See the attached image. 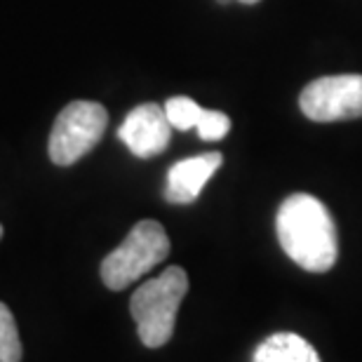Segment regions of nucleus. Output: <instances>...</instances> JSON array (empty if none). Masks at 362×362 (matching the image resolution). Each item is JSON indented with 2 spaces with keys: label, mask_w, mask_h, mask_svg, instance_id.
<instances>
[{
  "label": "nucleus",
  "mask_w": 362,
  "mask_h": 362,
  "mask_svg": "<svg viewBox=\"0 0 362 362\" xmlns=\"http://www.w3.org/2000/svg\"><path fill=\"white\" fill-rule=\"evenodd\" d=\"M275 230L285 255L303 271L325 273L334 266L339 255L337 226L329 209L313 195H289L278 209Z\"/></svg>",
  "instance_id": "obj_1"
},
{
  "label": "nucleus",
  "mask_w": 362,
  "mask_h": 362,
  "mask_svg": "<svg viewBox=\"0 0 362 362\" xmlns=\"http://www.w3.org/2000/svg\"><path fill=\"white\" fill-rule=\"evenodd\" d=\"M188 292V275L181 266H170L158 278L136 287L129 299V313L144 346L160 349L175 334L179 306Z\"/></svg>",
  "instance_id": "obj_2"
},
{
  "label": "nucleus",
  "mask_w": 362,
  "mask_h": 362,
  "mask_svg": "<svg viewBox=\"0 0 362 362\" xmlns=\"http://www.w3.org/2000/svg\"><path fill=\"white\" fill-rule=\"evenodd\" d=\"M170 255V238L163 223L144 219L134 223L127 238L101 262V280L108 289L120 292L141 275L165 262Z\"/></svg>",
  "instance_id": "obj_3"
},
{
  "label": "nucleus",
  "mask_w": 362,
  "mask_h": 362,
  "mask_svg": "<svg viewBox=\"0 0 362 362\" xmlns=\"http://www.w3.org/2000/svg\"><path fill=\"white\" fill-rule=\"evenodd\" d=\"M108 125L106 108L97 101H71L57 115L49 132V160L59 168H69L88 156L101 141Z\"/></svg>",
  "instance_id": "obj_4"
},
{
  "label": "nucleus",
  "mask_w": 362,
  "mask_h": 362,
  "mask_svg": "<svg viewBox=\"0 0 362 362\" xmlns=\"http://www.w3.org/2000/svg\"><path fill=\"white\" fill-rule=\"evenodd\" d=\"M301 113L315 122L362 118V76H325L308 83L299 97Z\"/></svg>",
  "instance_id": "obj_5"
},
{
  "label": "nucleus",
  "mask_w": 362,
  "mask_h": 362,
  "mask_svg": "<svg viewBox=\"0 0 362 362\" xmlns=\"http://www.w3.org/2000/svg\"><path fill=\"white\" fill-rule=\"evenodd\" d=\"M118 136L136 158H153L170 146L172 125L163 106L139 104L122 120Z\"/></svg>",
  "instance_id": "obj_6"
},
{
  "label": "nucleus",
  "mask_w": 362,
  "mask_h": 362,
  "mask_svg": "<svg viewBox=\"0 0 362 362\" xmlns=\"http://www.w3.org/2000/svg\"><path fill=\"white\" fill-rule=\"evenodd\" d=\"M221 153L212 151V153H202L175 163L168 172L165 200L172 202V205H191V202H195L207 181L221 168Z\"/></svg>",
  "instance_id": "obj_7"
},
{
  "label": "nucleus",
  "mask_w": 362,
  "mask_h": 362,
  "mask_svg": "<svg viewBox=\"0 0 362 362\" xmlns=\"http://www.w3.org/2000/svg\"><path fill=\"white\" fill-rule=\"evenodd\" d=\"M255 362H320V358L306 339L292 332H280L262 341L255 353Z\"/></svg>",
  "instance_id": "obj_8"
},
{
  "label": "nucleus",
  "mask_w": 362,
  "mask_h": 362,
  "mask_svg": "<svg viewBox=\"0 0 362 362\" xmlns=\"http://www.w3.org/2000/svg\"><path fill=\"white\" fill-rule=\"evenodd\" d=\"M202 111H205V108H202L198 101H193L188 97H172L168 99V104H165V113H168L170 125L175 129H181V132L198 127Z\"/></svg>",
  "instance_id": "obj_9"
},
{
  "label": "nucleus",
  "mask_w": 362,
  "mask_h": 362,
  "mask_svg": "<svg viewBox=\"0 0 362 362\" xmlns=\"http://www.w3.org/2000/svg\"><path fill=\"white\" fill-rule=\"evenodd\" d=\"M21 341L12 310L0 301V362H21Z\"/></svg>",
  "instance_id": "obj_10"
},
{
  "label": "nucleus",
  "mask_w": 362,
  "mask_h": 362,
  "mask_svg": "<svg viewBox=\"0 0 362 362\" xmlns=\"http://www.w3.org/2000/svg\"><path fill=\"white\" fill-rule=\"evenodd\" d=\"M198 134H200V139H205V141H219L223 139V136L228 134V129H230V118L226 113H221V111H202L200 115V120H198Z\"/></svg>",
  "instance_id": "obj_11"
},
{
  "label": "nucleus",
  "mask_w": 362,
  "mask_h": 362,
  "mask_svg": "<svg viewBox=\"0 0 362 362\" xmlns=\"http://www.w3.org/2000/svg\"><path fill=\"white\" fill-rule=\"evenodd\" d=\"M240 3H245V5H255V3H259V0H240Z\"/></svg>",
  "instance_id": "obj_12"
},
{
  "label": "nucleus",
  "mask_w": 362,
  "mask_h": 362,
  "mask_svg": "<svg viewBox=\"0 0 362 362\" xmlns=\"http://www.w3.org/2000/svg\"><path fill=\"white\" fill-rule=\"evenodd\" d=\"M0 238H3V226H0Z\"/></svg>",
  "instance_id": "obj_13"
}]
</instances>
